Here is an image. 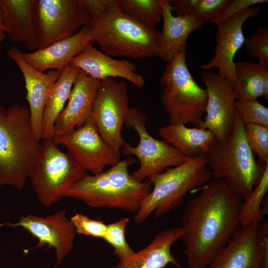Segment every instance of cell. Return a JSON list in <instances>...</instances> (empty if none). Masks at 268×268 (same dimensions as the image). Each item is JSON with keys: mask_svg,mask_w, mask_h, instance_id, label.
I'll return each instance as SVG.
<instances>
[{"mask_svg": "<svg viewBox=\"0 0 268 268\" xmlns=\"http://www.w3.org/2000/svg\"><path fill=\"white\" fill-rule=\"evenodd\" d=\"M80 69L68 66L53 84L45 106L42 127L43 138L53 137L56 121L67 102L75 79Z\"/></svg>", "mask_w": 268, "mask_h": 268, "instance_id": "25", "label": "cell"}, {"mask_svg": "<svg viewBox=\"0 0 268 268\" xmlns=\"http://www.w3.org/2000/svg\"><path fill=\"white\" fill-rule=\"evenodd\" d=\"M268 191V164L258 184L248 196L243 201L240 212L241 227L262 221L264 215L261 207Z\"/></svg>", "mask_w": 268, "mask_h": 268, "instance_id": "28", "label": "cell"}, {"mask_svg": "<svg viewBox=\"0 0 268 268\" xmlns=\"http://www.w3.org/2000/svg\"><path fill=\"white\" fill-rule=\"evenodd\" d=\"M212 179L223 180L243 200L261 180L266 165L256 159L246 139L244 125L236 114L231 134L215 141L206 154Z\"/></svg>", "mask_w": 268, "mask_h": 268, "instance_id": "4", "label": "cell"}, {"mask_svg": "<svg viewBox=\"0 0 268 268\" xmlns=\"http://www.w3.org/2000/svg\"><path fill=\"white\" fill-rule=\"evenodd\" d=\"M268 2L267 0H231L225 9L213 23L217 25L224 22L241 10L259 4H265Z\"/></svg>", "mask_w": 268, "mask_h": 268, "instance_id": "35", "label": "cell"}, {"mask_svg": "<svg viewBox=\"0 0 268 268\" xmlns=\"http://www.w3.org/2000/svg\"><path fill=\"white\" fill-rule=\"evenodd\" d=\"M6 34L3 32L0 31V50L1 49L0 47V44L2 43V42L4 40V39L5 38Z\"/></svg>", "mask_w": 268, "mask_h": 268, "instance_id": "37", "label": "cell"}, {"mask_svg": "<svg viewBox=\"0 0 268 268\" xmlns=\"http://www.w3.org/2000/svg\"><path fill=\"white\" fill-rule=\"evenodd\" d=\"M76 233L104 239L107 225L99 219H91L86 215L76 213L70 218Z\"/></svg>", "mask_w": 268, "mask_h": 268, "instance_id": "34", "label": "cell"}, {"mask_svg": "<svg viewBox=\"0 0 268 268\" xmlns=\"http://www.w3.org/2000/svg\"><path fill=\"white\" fill-rule=\"evenodd\" d=\"M162 139L173 145L188 159L206 155L217 137L210 130L168 124L159 130Z\"/></svg>", "mask_w": 268, "mask_h": 268, "instance_id": "24", "label": "cell"}, {"mask_svg": "<svg viewBox=\"0 0 268 268\" xmlns=\"http://www.w3.org/2000/svg\"><path fill=\"white\" fill-rule=\"evenodd\" d=\"M90 42L114 57L139 59L160 58V32L132 19L114 3L89 26Z\"/></svg>", "mask_w": 268, "mask_h": 268, "instance_id": "5", "label": "cell"}, {"mask_svg": "<svg viewBox=\"0 0 268 268\" xmlns=\"http://www.w3.org/2000/svg\"><path fill=\"white\" fill-rule=\"evenodd\" d=\"M0 31H1L3 32V25H2V15L1 12L0 10Z\"/></svg>", "mask_w": 268, "mask_h": 268, "instance_id": "38", "label": "cell"}, {"mask_svg": "<svg viewBox=\"0 0 268 268\" xmlns=\"http://www.w3.org/2000/svg\"><path fill=\"white\" fill-rule=\"evenodd\" d=\"M231 0H195L192 11L203 24L214 21L223 12Z\"/></svg>", "mask_w": 268, "mask_h": 268, "instance_id": "32", "label": "cell"}, {"mask_svg": "<svg viewBox=\"0 0 268 268\" xmlns=\"http://www.w3.org/2000/svg\"><path fill=\"white\" fill-rule=\"evenodd\" d=\"M41 141L34 133L29 109L18 104L6 109L0 105V188L23 189L38 159Z\"/></svg>", "mask_w": 268, "mask_h": 268, "instance_id": "2", "label": "cell"}, {"mask_svg": "<svg viewBox=\"0 0 268 268\" xmlns=\"http://www.w3.org/2000/svg\"><path fill=\"white\" fill-rule=\"evenodd\" d=\"M34 0H0L3 32L31 51L39 49L33 17Z\"/></svg>", "mask_w": 268, "mask_h": 268, "instance_id": "22", "label": "cell"}, {"mask_svg": "<svg viewBox=\"0 0 268 268\" xmlns=\"http://www.w3.org/2000/svg\"><path fill=\"white\" fill-rule=\"evenodd\" d=\"M21 227L38 240L34 249L48 245L54 248L57 255L54 268L71 251L73 247L76 231L67 211L62 209L46 217L32 214L21 216L18 222L0 224V226Z\"/></svg>", "mask_w": 268, "mask_h": 268, "instance_id": "13", "label": "cell"}, {"mask_svg": "<svg viewBox=\"0 0 268 268\" xmlns=\"http://www.w3.org/2000/svg\"><path fill=\"white\" fill-rule=\"evenodd\" d=\"M163 25L160 32V58L167 64L177 56L186 53L187 41L195 30L204 25L193 15H175L170 0H160Z\"/></svg>", "mask_w": 268, "mask_h": 268, "instance_id": "21", "label": "cell"}, {"mask_svg": "<svg viewBox=\"0 0 268 268\" xmlns=\"http://www.w3.org/2000/svg\"><path fill=\"white\" fill-rule=\"evenodd\" d=\"M115 0H77L81 8L90 16L92 21L100 17Z\"/></svg>", "mask_w": 268, "mask_h": 268, "instance_id": "36", "label": "cell"}, {"mask_svg": "<svg viewBox=\"0 0 268 268\" xmlns=\"http://www.w3.org/2000/svg\"><path fill=\"white\" fill-rule=\"evenodd\" d=\"M7 54L16 64L23 76L32 128L35 136L41 141L43 138L42 120L46 101L62 71L51 70L45 73L36 70L24 60L22 53L15 46L10 47Z\"/></svg>", "mask_w": 268, "mask_h": 268, "instance_id": "17", "label": "cell"}, {"mask_svg": "<svg viewBox=\"0 0 268 268\" xmlns=\"http://www.w3.org/2000/svg\"><path fill=\"white\" fill-rule=\"evenodd\" d=\"M259 223L241 227L206 268H260L268 225Z\"/></svg>", "mask_w": 268, "mask_h": 268, "instance_id": "15", "label": "cell"}, {"mask_svg": "<svg viewBox=\"0 0 268 268\" xmlns=\"http://www.w3.org/2000/svg\"><path fill=\"white\" fill-rule=\"evenodd\" d=\"M57 145H63L67 153L86 172L98 174L107 166H113L120 156L102 138L90 117L81 126L53 137Z\"/></svg>", "mask_w": 268, "mask_h": 268, "instance_id": "12", "label": "cell"}, {"mask_svg": "<svg viewBox=\"0 0 268 268\" xmlns=\"http://www.w3.org/2000/svg\"><path fill=\"white\" fill-rule=\"evenodd\" d=\"M134 160H121L98 174L86 173L65 197L81 201L91 207L118 208L135 213L150 193L152 184L148 179L138 181L129 173V167Z\"/></svg>", "mask_w": 268, "mask_h": 268, "instance_id": "3", "label": "cell"}, {"mask_svg": "<svg viewBox=\"0 0 268 268\" xmlns=\"http://www.w3.org/2000/svg\"><path fill=\"white\" fill-rule=\"evenodd\" d=\"M260 10L258 5L249 7L217 24L214 55L208 63L201 66V69L207 71L217 68L218 75L233 88L236 83L234 59L246 40L243 32V24L246 20L258 14Z\"/></svg>", "mask_w": 268, "mask_h": 268, "instance_id": "14", "label": "cell"}, {"mask_svg": "<svg viewBox=\"0 0 268 268\" xmlns=\"http://www.w3.org/2000/svg\"><path fill=\"white\" fill-rule=\"evenodd\" d=\"M184 233L181 227L163 230L146 247L119 261L114 268H164L170 264L182 268L172 254L171 248Z\"/></svg>", "mask_w": 268, "mask_h": 268, "instance_id": "23", "label": "cell"}, {"mask_svg": "<svg viewBox=\"0 0 268 268\" xmlns=\"http://www.w3.org/2000/svg\"><path fill=\"white\" fill-rule=\"evenodd\" d=\"M130 107L127 83L113 78L99 80L91 117L102 138L121 156L122 132Z\"/></svg>", "mask_w": 268, "mask_h": 268, "instance_id": "11", "label": "cell"}, {"mask_svg": "<svg viewBox=\"0 0 268 268\" xmlns=\"http://www.w3.org/2000/svg\"><path fill=\"white\" fill-rule=\"evenodd\" d=\"M243 200L221 180L212 179L184 209L181 238L187 268H206L241 227Z\"/></svg>", "mask_w": 268, "mask_h": 268, "instance_id": "1", "label": "cell"}, {"mask_svg": "<svg viewBox=\"0 0 268 268\" xmlns=\"http://www.w3.org/2000/svg\"><path fill=\"white\" fill-rule=\"evenodd\" d=\"M33 17L39 49L72 36L92 22L77 0H34Z\"/></svg>", "mask_w": 268, "mask_h": 268, "instance_id": "10", "label": "cell"}, {"mask_svg": "<svg viewBox=\"0 0 268 268\" xmlns=\"http://www.w3.org/2000/svg\"><path fill=\"white\" fill-rule=\"evenodd\" d=\"M99 82V80L79 70L67 104L56 121L53 137L66 134L81 126L91 116Z\"/></svg>", "mask_w": 268, "mask_h": 268, "instance_id": "18", "label": "cell"}, {"mask_svg": "<svg viewBox=\"0 0 268 268\" xmlns=\"http://www.w3.org/2000/svg\"><path fill=\"white\" fill-rule=\"evenodd\" d=\"M244 131L248 144L253 154L258 156V162L268 164V127L247 124L244 125Z\"/></svg>", "mask_w": 268, "mask_h": 268, "instance_id": "30", "label": "cell"}, {"mask_svg": "<svg viewBox=\"0 0 268 268\" xmlns=\"http://www.w3.org/2000/svg\"><path fill=\"white\" fill-rule=\"evenodd\" d=\"M234 106L244 125L255 124L268 127V109L257 99L237 100Z\"/></svg>", "mask_w": 268, "mask_h": 268, "instance_id": "31", "label": "cell"}, {"mask_svg": "<svg viewBox=\"0 0 268 268\" xmlns=\"http://www.w3.org/2000/svg\"><path fill=\"white\" fill-rule=\"evenodd\" d=\"M236 83L233 88L236 99H257L264 96L263 76L268 66L254 62L234 63Z\"/></svg>", "mask_w": 268, "mask_h": 268, "instance_id": "26", "label": "cell"}, {"mask_svg": "<svg viewBox=\"0 0 268 268\" xmlns=\"http://www.w3.org/2000/svg\"><path fill=\"white\" fill-rule=\"evenodd\" d=\"M249 55L257 59L259 63L268 66V26L259 27L258 30L246 39Z\"/></svg>", "mask_w": 268, "mask_h": 268, "instance_id": "33", "label": "cell"}, {"mask_svg": "<svg viewBox=\"0 0 268 268\" xmlns=\"http://www.w3.org/2000/svg\"><path fill=\"white\" fill-rule=\"evenodd\" d=\"M89 32V27H83L69 38L31 53H22V56L30 66L40 72L48 69L62 71L69 66L71 60L91 43Z\"/></svg>", "mask_w": 268, "mask_h": 268, "instance_id": "20", "label": "cell"}, {"mask_svg": "<svg viewBox=\"0 0 268 268\" xmlns=\"http://www.w3.org/2000/svg\"><path fill=\"white\" fill-rule=\"evenodd\" d=\"M69 65L98 80L119 77L131 82L138 89H141L145 84L143 76L137 73L134 64L126 59L112 58L96 49L91 43L71 60Z\"/></svg>", "mask_w": 268, "mask_h": 268, "instance_id": "19", "label": "cell"}, {"mask_svg": "<svg viewBox=\"0 0 268 268\" xmlns=\"http://www.w3.org/2000/svg\"><path fill=\"white\" fill-rule=\"evenodd\" d=\"M130 219L122 217L116 221L107 225L104 240L111 245L119 261H123L132 256L134 252L127 242L126 229Z\"/></svg>", "mask_w": 268, "mask_h": 268, "instance_id": "29", "label": "cell"}, {"mask_svg": "<svg viewBox=\"0 0 268 268\" xmlns=\"http://www.w3.org/2000/svg\"><path fill=\"white\" fill-rule=\"evenodd\" d=\"M201 78L206 86L207 101L201 128L210 130L218 139H223L231 134L236 114L233 88L217 72L204 71Z\"/></svg>", "mask_w": 268, "mask_h": 268, "instance_id": "16", "label": "cell"}, {"mask_svg": "<svg viewBox=\"0 0 268 268\" xmlns=\"http://www.w3.org/2000/svg\"><path fill=\"white\" fill-rule=\"evenodd\" d=\"M186 54H180L167 64L160 80V100L169 124H191L201 128L207 92L197 83L190 72Z\"/></svg>", "mask_w": 268, "mask_h": 268, "instance_id": "7", "label": "cell"}, {"mask_svg": "<svg viewBox=\"0 0 268 268\" xmlns=\"http://www.w3.org/2000/svg\"><path fill=\"white\" fill-rule=\"evenodd\" d=\"M146 120L144 114L139 108H130L125 125L136 132L139 143L134 146L126 142L121 150L123 155H133L139 161V168L131 174L139 182L160 174L167 168L178 166L188 159L173 145L152 136L146 129Z\"/></svg>", "mask_w": 268, "mask_h": 268, "instance_id": "9", "label": "cell"}, {"mask_svg": "<svg viewBox=\"0 0 268 268\" xmlns=\"http://www.w3.org/2000/svg\"><path fill=\"white\" fill-rule=\"evenodd\" d=\"M86 173L52 137L42 140L40 153L29 179L39 201L49 207L64 197Z\"/></svg>", "mask_w": 268, "mask_h": 268, "instance_id": "8", "label": "cell"}, {"mask_svg": "<svg viewBox=\"0 0 268 268\" xmlns=\"http://www.w3.org/2000/svg\"><path fill=\"white\" fill-rule=\"evenodd\" d=\"M124 14L139 24L154 29L162 19L160 0H116Z\"/></svg>", "mask_w": 268, "mask_h": 268, "instance_id": "27", "label": "cell"}, {"mask_svg": "<svg viewBox=\"0 0 268 268\" xmlns=\"http://www.w3.org/2000/svg\"><path fill=\"white\" fill-rule=\"evenodd\" d=\"M147 179L153 187L134 213L133 219L136 223H142L153 212L155 218H159L180 206L190 191L212 178L206 155H203L188 159Z\"/></svg>", "mask_w": 268, "mask_h": 268, "instance_id": "6", "label": "cell"}]
</instances>
